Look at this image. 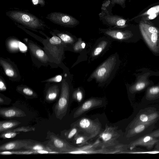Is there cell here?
<instances>
[{
  "label": "cell",
  "instance_id": "obj_1",
  "mask_svg": "<svg viewBox=\"0 0 159 159\" xmlns=\"http://www.w3.org/2000/svg\"><path fill=\"white\" fill-rule=\"evenodd\" d=\"M119 60L117 54L110 56L90 75V79H95L98 83H104L108 82L113 76L118 68Z\"/></svg>",
  "mask_w": 159,
  "mask_h": 159
},
{
  "label": "cell",
  "instance_id": "obj_2",
  "mask_svg": "<svg viewBox=\"0 0 159 159\" xmlns=\"http://www.w3.org/2000/svg\"><path fill=\"white\" fill-rule=\"evenodd\" d=\"M6 14L13 21L30 29H42L45 26L42 20L27 12L11 10L6 12Z\"/></svg>",
  "mask_w": 159,
  "mask_h": 159
},
{
  "label": "cell",
  "instance_id": "obj_3",
  "mask_svg": "<svg viewBox=\"0 0 159 159\" xmlns=\"http://www.w3.org/2000/svg\"><path fill=\"white\" fill-rule=\"evenodd\" d=\"M71 126L77 127L80 131L86 133L92 138L99 134L102 129L99 122L85 117L78 120L72 124Z\"/></svg>",
  "mask_w": 159,
  "mask_h": 159
},
{
  "label": "cell",
  "instance_id": "obj_4",
  "mask_svg": "<svg viewBox=\"0 0 159 159\" xmlns=\"http://www.w3.org/2000/svg\"><path fill=\"white\" fill-rule=\"evenodd\" d=\"M69 96V86L64 79L62 83L61 95L54 108L57 118L61 120L66 115L68 105Z\"/></svg>",
  "mask_w": 159,
  "mask_h": 159
},
{
  "label": "cell",
  "instance_id": "obj_5",
  "mask_svg": "<svg viewBox=\"0 0 159 159\" xmlns=\"http://www.w3.org/2000/svg\"><path fill=\"white\" fill-rule=\"evenodd\" d=\"M102 23L109 27L124 28L128 26L129 19L116 15L110 13L107 11H101L98 14Z\"/></svg>",
  "mask_w": 159,
  "mask_h": 159
},
{
  "label": "cell",
  "instance_id": "obj_6",
  "mask_svg": "<svg viewBox=\"0 0 159 159\" xmlns=\"http://www.w3.org/2000/svg\"><path fill=\"white\" fill-rule=\"evenodd\" d=\"M46 18L54 24L67 27H74L80 24L79 21L72 16L59 12H52Z\"/></svg>",
  "mask_w": 159,
  "mask_h": 159
},
{
  "label": "cell",
  "instance_id": "obj_7",
  "mask_svg": "<svg viewBox=\"0 0 159 159\" xmlns=\"http://www.w3.org/2000/svg\"><path fill=\"white\" fill-rule=\"evenodd\" d=\"M120 135L116 127L106 125L104 130L99 134L101 140L99 146L103 149L114 146L118 142L117 139Z\"/></svg>",
  "mask_w": 159,
  "mask_h": 159
},
{
  "label": "cell",
  "instance_id": "obj_8",
  "mask_svg": "<svg viewBox=\"0 0 159 159\" xmlns=\"http://www.w3.org/2000/svg\"><path fill=\"white\" fill-rule=\"evenodd\" d=\"M61 39L55 35L48 39L47 43L44 45L46 50L58 61L60 60L62 54L64 44Z\"/></svg>",
  "mask_w": 159,
  "mask_h": 159
},
{
  "label": "cell",
  "instance_id": "obj_9",
  "mask_svg": "<svg viewBox=\"0 0 159 159\" xmlns=\"http://www.w3.org/2000/svg\"><path fill=\"white\" fill-rule=\"evenodd\" d=\"M48 138L49 141L48 146L54 151L60 153H67L74 148L65 141L54 134H48Z\"/></svg>",
  "mask_w": 159,
  "mask_h": 159
},
{
  "label": "cell",
  "instance_id": "obj_10",
  "mask_svg": "<svg viewBox=\"0 0 159 159\" xmlns=\"http://www.w3.org/2000/svg\"><path fill=\"white\" fill-rule=\"evenodd\" d=\"M38 142L30 139L16 140L4 143L0 146V151L14 150L24 148L26 146Z\"/></svg>",
  "mask_w": 159,
  "mask_h": 159
},
{
  "label": "cell",
  "instance_id": "obj_11",
  "mask_svg": "<svg viewBox=\"0 0 159 159\" xmlns=\"http://www.w3.org/2000/svg\"><path fill=\"white\" fill-rule=\"evenodd\" d=\"M102 101L96 98H90L84 102L75 112L73 117L76 118L89 110L101 105Z\"/></svg>",
  "mask_w": 159,
  "mask_h": 159
},
{
  "label": "cell",
  "instance_id": "obj_12",
  "mask_svg": "<svg viewBox=\"0 0 159 159\" xmlns=\"http://www.w3.org/2000/svg\"><path fill=\"white\" fill-rule=\"evenodd\" d=\"M159 141V140L149 135L144 136L132 142L129 145V148L132 150L138 146H143L149 149L151 148Z\"/></svg>",
  "mask_w": 159,
  "mask_h": 159
},
{
  "label": "cell",
  "instance_id": "obj_13",
  "mask_svg": "<svg viewBox=\"0 0 159 159\" xmlns=\"http://www.w3.org/2000/svg\"><path fill=\"white\" fill-rule=\"evenodd\" d=\"M6 45L8 50L12 52H25L28 50V48L25 44L13 38L7 39Z\"/></svg>",
  "mask_w": 159,
  "mask_h": 159
},
{
  "label": "cell",
  "instance_id": "obj_14",
  "mask_svg": "<svg viewBox=\"0 0 159 159\" xmlns=\"http://www.w3.org/2000/svg\"><path fill=\"white\" fill-rule=\"evenodd\" d=\"M0 115L2 117L11 119L14 117H23L26 116L22 110L15 107H4L0 109Z\"/></svg>",
  "mask_w": 159,
  "mask_h": 159
},
{
  "label": "cell",
  "instance_id": "obj_15",
  "mask_svg": "<svg viewBox=\"0 0 159 159\" xmlns=\"http://www.w3.org/2000/svg\"><path fill=\"white\" fill-rule=\"evenodd\" d=\"M158 116L157 113H152L149 114L143 113L137 117L131 122L129 127L131 128L138 124H152L156 120Z\"/></svg>",
  "mask_w": 159,
  "mask_h": 159
},
{
  "label": "cell",
  "instance_id": "obj_16",
  "mask_svg": "<svg viewBox=\"0 0 159 159\" xmlns=\"http://www.w3.org/2000/svg\"><path fill=\"white\" fill-rule=\"evenodd\" d=\"M28 46L33 55L42 62L46 63L49 60L48 56L41 48L34 43L26 41Z\"/></svg>",
  "mask_w": 159,
  "mask_h": 159
},
{
  "label": "cell",
  "instance_id": "obj_17",
  "mask_svg": "<svg viewBox=\"0 0 159 159\" xmlns=\"http://www.w3.org/2000/svg\"><path fill=\"white\" fill-rule=\"evenodd\" d=\"M126 0H104L101 7V11H107L110 13H111L112 9L116 4L120 6L122 8L125 7Z\"/></svg>",
  "mask_w": 159,
  "mask_h": 159
},
{
  "label": "cell",
  "instance_id": "obj_18",
  "mask_svg": "<svg viewBox=\"0 0 159 159\" xmlns=\"http://www.w3.org/2000/svg\"><path fill=\"white\" fill-rule=\"evenodd\" d=\"M0 63L7 76L13 78H17L18 76V73L11 63L1 58L0 59Z\"/></svg>",
  "mask_w": 159,
  "mask_h": 159
},
{
  "label": "cell",
  "instance_id": "obj_19",
  "mask_svg": "<svg viewBox=\"0 0 159 159\" xmlns=\"http://www.w3.org/2000/svg\"><path fill=\"white\" fill-rule=\"evenodd\" d=\"M21 124V122L16 120L1 121H0V133L14 128Z\"/></svg>",
  "mask_w": 159,
  "mask_h": 159
},
{
  "label": "cell",
  "instance_id": "obj_20",
  "mask_svg": "<svg viewBox=\"0 0 159 159\" xmlns=\"http://www.w3.org/2000/svg\"><path fill=\"white\" fill-rule=\"evenodd\" d=\"M59 89L57 85H53L47 90L46 95V100L48 102H52L57 97L59 93Z\"/></svg>",
  "mask_w": 159,
  "mask_h": 159
},
{
  "label": "cell",
  "instance_id": "obj_21",
  "mask_svg": "<svg viewBox=\"0 0 159 159\" xmlns=\"http://www.w3.org/2000/svg\"><path fill=\"white\" fill-rule=\"evenodd\" d=\"M150 125L148 124H140L131 128L128 131L126 137L129 138L143 132Z\"/></svg>",
  "mask_w": 159,
  "mask_h": 159
},
{
  "label": "cell",
  "instance_id": "obj_22",
  "mask_svg": "<svg viewBox=\"0 0 159 159\" xmlns=\"http://www.w3.org/2000/svg\"><path fill=\"white\" fill-rule=\"evenodd\" d=\"M56 35L58 36L65 43L72 44L75 42V39L70 34L61 32L58 30H54Z\"/></svg>",
  "mask_w": 159,
  "mask_h": 159
},
{
  "label": "cell",
  "instance_id": "obj_23",
  "mask_svg": "<svg viewBox=\"0 0 159 159\" xmlns=\"http://www.w3.org/2000/svg\"><path fill=\"white\" fill-rule=\"evenodd\" d=\"M33 154H37L36 150H7L1 151V155H29Z\"/></svg>",
  "mask_w": 159,
  "mask_h": 159
},
{
  "label": "cell",
  "instance_id": "obj_24",
  "mask_svg": "<svg viewBox=\"0 0 159 159\" xmlns=\"http://www.w3.org/2000/svg\"><path fill=\"white\" fill-rule=\"evenodd\" d=\"M108 41L102 40L100 41L93 51L91 56L92 57H96L98 56L108 46Z\"/></svg>",
  "mask_w": 159,
  "mask_h": 159
},
{
  "label": "cell",
  "instance_id": "obj_25",
  "mask_svg": "<svg viewBox=\"0 0 159 159\" xmlns=\"http://www.w3.org/2000/svg\"><path fill=\"white\" fill-rule=\"evenodd\" d=\"M26 150H44L50 151H55L50 148L48 146H45L39 142L32 144L27 146L24 148Z\"/></svg>",
  "mask_w": 159,
  "mask_h": 159
},
{
  "label": "cell",
  "instance_id": "obj_26",
  "mask_svg": "<svg viewBox=\"0 0 159 159\" xmlns=\"http://www.w3.org/2000/svg\"><path fill=\"white\" fill-rule=\"evenodd\" d=\"M157 13H159V5H156L151 7L144 12L130 19H129V21H132L135 19L141 17H145Z\"/></svg>",
  "mask_w": 159,
  "mask_h": 159
},
{
  "label": "cell",
  "instance_id": "obj_27",
  "mask_svg": "<svg viewBox=\"0 0 159 159\" xmlns=\"http://www.w3.org/2000/svg\"><path fill=\"white\" fill-rule=\"evenodd\" d=\"M92 138L89 136H86L79 134L76 135L74 137L75 143L79 146H81L88 143V141Z\"/></svg>",
  "mask_w": 159,
  "mask_h": 159
},
{
  "label": "cell",
  "instance_id": "obj_28",
  "mask_svg": "<svg viewBox=\"0 0 159 159\" xmlns=\"http://www.w3.org/2000/svg\"><path fill=\"white\" fill-rule=\"evenodd\" d=\"M139 28L143 37L147 41L149 40L148 42L149 43L151 42L152 43H156L158 39V34L148 33L141 27H139Z\"/></svg>",
  "mask_w": 159,
  "mask_h": 159
},
{
  "label": "cell",
  "instance_id": "obj_29",
  "mask_svg": "<svg viewBox=\"0 0 159 159\" xmlns=\"http://www.w3.org/2000/svg\"><path fill=\"white\" fill-rule=\"evenodd\" d=\"M80 131L78 128L73 127L70 129L67 130L65 133V135L67 139H71L79 134Z\"/></svg>",
  "mask_w": 159,
  "mask_h": 159
},
{
  "label": "cell",
  "instance_id": "obj_30",
  "mask_svg": "<svg viewBox=\"0 0 159 159\" xmlns=\"http://www.w3.org/2000/svg\"><path fill=\"white\" fill-rule=\"evenodd\" d=\"M19 133V132H14L8 130L1 133L0 137L3 139L12 138L15 137Z\"/></svg>",
  "mask_w": 159,
  "mask_h": 159
},
{
  "label": "cell",
  "instance_id": "obj_31",
  "mask_svg": "<svg viewBox=\"0 0 159 159\" xmlns=\"http://www.w3.org/2000/svg\"><path fill=\"white\" fill-rule=\"evenodd\" d=\"M9 130L11 131L16 132H26L31 131H34L35 130V128L33 127L24 126L16 128H13Z\"/></svg>",
  "mask_w": 159,
  "mask_h": 159
},
{
  "label": "cell",
  "instance_id": "obj_32",
  "mask_svg": "<svg viewBox=\"0 0 159 159\" xmlns=\"http://www.w3.org/2000/svg\"><path fill=\"white\" fill-rule=\"evenodd\" d=\"M72 97L76 101L80 102L83 98V93L79 88H78L73 93Z\"/></svg>",
  "mask_w": 159,
  "mask_h": 159
},
{
  "label": "cell",
  "instance_id": "obj_33",
  "mask_svg": "<svg viewBox=\"0 0 159 159\" xmlns=\"http://www.w3.org/2000/svg\"><path fill=\"white\" fill-rule=\"evenodd\" d=\"M79 41L76 42L73 47L74 50L75 51H78L84 49L85 47V43L81 40V39H79Z\"/></svg>",
  "mask_w": 159,
  "mask_h": 159
},
{
  "label": "cell",
  "instance_id": "obj_34",
  "mask_svg": "<svg viewBox=\"0 0 159 159\" xmlns=\"http://www.w3.org/2000/svg\"><path fill=\"white\" fill-rule=\"evenodd\" d=\"M24 94L29 96L35 97L36 96L35 93L30 88L28 87H24L20 90Z\"/></svg>",
  "mask_w": 159,
  "mask_h": 159
},
{
  "label": "cell",
  "instance_id": "obj_35",
  "mask_svg": "<svg viewBox=\"0 0 159 159\" xmlns=\"http://www.w3.org/2000/svg\"><path fill=\"white\" fill-rule=\"evenodd\" d=\"M159 93V87H153L150 88L148 92V94L152 96H156Z\"/></svg>",
  "mask_w": 159,
  "mask_h": 159
},
{
  "label": "cell",
  "instance_id": "obj_36",
  "mask_svg": "<svg viewBox=\"0 0 159 159\" xmlns=\"http://www.w3.org/2000/svg\"><path fill=\"white\" fill-rule=\"evenodd\" d=\"M62 79V77L60 75H57L53 78L45 80V81L49 82H59L61 81Z\"/></svg>",
  "mask_w": 159,
  "mask_h": 159
},
{
  "label": "cell",
  "instance_id": "obj_37",
  "mask_svg": "<svg viewBox=\"0 0 159 159\" xmlns=\"http://www.w3.org/2000/svg\"><path fill=\"white\" fill-rule=\"evenodd\" d=\"M145 84L143 82H140L137 84L132 89V90L134 91H140L144 88Z\"/></svg>",
  "mask_w": 159,
  "mask_h": 159
},
{
  "label": "cell",
  "instance_id": "obj_38",
  "mask_svg": "<svg viewBox=\"0 0 159 159\" xmlns=\"http://www.w3.org/2000/svg\"><path fill=\"white\" fill-rule=\"evenodd\" d=\"M33 4L34 5H39L43 7L45 5V2L44 0H31Z\"/></svg>",
  "mask_w": 159,
  "mask_h": 159
},
{
  "label": "cell",
  "instance_id": "obj_39",
  "mask_svg": "<svg viewBox=\"0 0 159 159\" xmlns=\"http://www.w3.org/2000/svg\"><path fill=\"white\" fill-rule=\"evenodd\" d=\"M159 13H155L145 16L144 19L146 20H152L156 18Z\"/></svg>",
  "mask_w": 159,
  "mask_h": 159
},
{
  "label": "cell",
  "instance_id": "obj_40",
  "mask_svg": "<svg viewBox=\"0 0 159 159\" xmlns=\"http://www.w3.org/2000/svg\"><path fill=\"white\" fill-rule=\"evenodd\" d=\"M6 87L4 83L2 80V79H0V89L1 91H4L6 89Z\"/></svg>",
  "mask_w": 159,
  "mask_h": 159
},
{
  "label": "cell",
  "instance_id": "obj_41",
  "mask_svg": "<svg viewBox=\"0 0 159 159\" xmlns=\"http://www.w3.org/2000/svg\"><path fill=\"white\" fill-rule=\"evenodd\" d=\"M149 135L155 138H159V129L151 133Z\"/></svg>",
  "mask_w": 159,
  "mask_h": 159
},
{
  "label": "cell",
  "instance_id": "obj_42",
  "mask_svg": "<svg viewBox=\"0 0 159 159\" xmlns=\"http://www.w3.org/2000/svg\"><path fill=\"white\" fill-rule=\"evenodd\" d=\"M157 144L156 146V148L158 149H159V143L157 142Z\"/></svg>",
  "mask_w": 159,
  "mask_h": 159
},
{
  "label": "cell",
  "instance_id": "obj_43",
  "mask_svg": "<svg viewBox=\"0 0 159 159\" xmlns=\"http://www.w3.org/2000/svg\"></svg>",
  "mask_w": 159,
  "mask_h": 159
}]
</instances>
